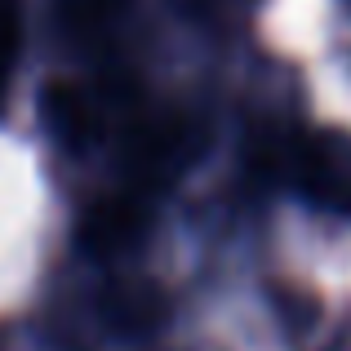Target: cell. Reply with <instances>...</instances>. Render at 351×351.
Returning <instances> with one entry per match:
<instances>
[{"label":"cell","mask_w":351,"mask_h":351,"mask_svg":"<svg viewBox=\"0 0 351 351\" xmlns=\"http://www.w3.org/2000/svg\"><path fill=\"white\" fill-rule=\"evenodd\" d=\"M147 232V209L134 196H103L85 209L80 218V245L94 258H120L125 249H134Z\"/></svg>","instance_id":"cell-1"},{"label":"cell","mask_w":351,"mask_h":351,"mask_svg":"<svg viewBox=\"0 0 351 351\" xmlns=\"http://www.w3.org/2000/svg\"><path fill=\"white\" fill-rule=\"evenodd\" d=\"M98 311L112 329L129 338H143V334H156L169 316V298L156 289L152 280H116L103 289L98 298Z\"/></svg>","instance_id":"cell-2"},{"label":"cell","mask_w":351,"mask_h":351,"mask_svg":"<svg viewBox=\"0 0 351 351\" xmlns=\"http://www.w3.org/2000/svg\"><path fill=\"white\" fill-rule=\"evenodd\" d=\"M40 116H45V129L53 134V143H62L67 152H80L94 134V103L80 85L71 80H53L45 85L40 94Z\"/></svg>","instance_id":"cell-3"},{"label":"cell","mask_w":351,"mask_h":351,"mask_svg":"<svg viewBox=\"0 0 351 351\" xmlns=\"http://www.w3.org/2000/svg\"><path fill=\"white\" fill-rule=\"evenodd\" d=\"M18 45H23V36H18V5L14 0H0V94H5V85H9Z\"/></svg>","instance_id":"cell-4"},{"label":"cell","mask_w":351,"mask_h":351,"mask_svg":"<svg viewBox=\"0 0 351 351\" xmlns=\"http://www.w3.org/2000/svg\"><path fill=\"white\" fill-rule=\"evenodd\" d=\"M120 5H125V0H62V9H67L71 23H103V18H112Z\"/></svg>","instance_id":"cell-5"}]
</instances>
